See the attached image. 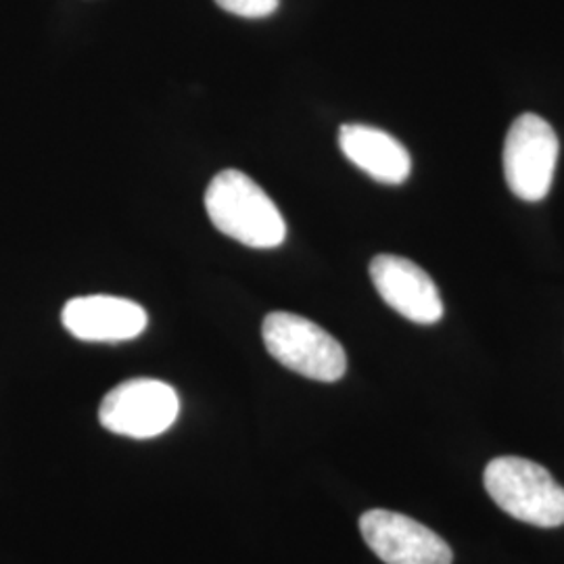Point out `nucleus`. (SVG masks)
Returning <instances> with one entry per match:
<instances>
[{
  "label": "nucleus",
  "mask_w": 564,
  "mask_h": 564,
  "mask_svg": "<svg viewBox=\"0 0 564 564\" xmlns=\"http://www.w3.org/2000/svg\"><path fill=\"white\" fill-rule=\"evenodd\" d=\"M205 209L214 226L253 249H274L286 239L281 209L260 184L239 170H224L205 191Z\"/></svg>",
  "instance_id": "obj_1"
},
{
  "label": "nucleus",
  "mask_w": 564,
  "mask_h": 564,
  "mask_svg": "<svg viewBox=\"0 0 564 564\" xmlns=\"http://www.w3.org/2000/svg\"><path fill=\"white\" fill-rule=\"evenodd\" d=\"M370 279L383 302L416 324H435L444 318V302L437 284L400 256H377L370 262Z\"/></svg>",
  "instance_id": "obj_7"
},
{
  "label": "nucleus",
  "mask_w": 564,
  "mask_h": 564,
  "mask_svg": "<svg viewBox=\"0 0 564 564\" xmlns=\"http://www.w3.org/2000/svg\"><path fill=\"white\" fill-rule=\"evenodd\" d=\"M485 489L517 521L554 529L564 524V487L542 464L502 456L487 464Z\"/></svg>",
  "instance_id": "obj_2"
},
{
  "label": "nucleus",
  "mask_w": 564,
  "mask_h": 564,
  "mask_svg": "<svg viewBox=\"0 0 564 564\" xmlns=\"http://www.w3.org/2000/svg\"><path fill=\"white\" fill-rule=\"evenodd\" d=\"M364 542L387 564H452V547L423 523L391 510H368L360 519Z\"/></svg>",
  "instance_id": "obj_6"
},
{
  "label": "nucleus",
  "mask_w": 564,
  "mask_h": 564,
  "mask_svg": "<svg viewBox=\"0 0 564 564\" xmlns=\"http://www.w3.org/2000/svg\"><path fill=\"white\" fill-rule=\"evenodd\" d=\"M218 7L245 20H262L279 9L281 0H216Z\"/></svg>",
  "instance_id": "obj_10"
},
{
  "label": "nucleus",
  "mask_w": 564,
  "mask_h": 564,
  "mask_svg": "<svg viewBox=\"0 0 564 564\" xmlns=\"http://www.w3.org/2000/svg\"><path fill=\"white\" fill-rule=\"evenodd\" d=\"M339 147L349 162L377 182L402 184L412 172L408 149L379 128L345 123L339 130Z\"/></svg>",
  "instance_id": "obj_9"
},
{
  "label": "nucleus",
  "mask_w": 564,
  "mask_h": 564,
  "mask_svg": "<svg viewBox=\"0 0 564 564\" xmlns=\"http://www.w3.org/2000/svg\"><path fill=\"white\" fill-rule=\"evenodd\" d=\"M561 142L554 128L535 113L517 118L505 144V174L523 202H542L552 188Z\"/></svg>",
  "instance_id": "obj_5"
},
{
  "label": "nucleus",
  "mask_w": 564,
  "mask_h": 564,
  "mask_svg": "<svg viewBox=\"0 0 564 564\" xmlns=\"http://www.w3.org/2000/svg\"><path fill=\"white\" fill-rule=\"evenodd\" d=\"M181 400L174 387L158 379H132L102 398L99 421L116 435L153 440L178 421Z\"/></svg>",
  "instance_id": "obj_4"
},
{
  "label": "nucleus",
  "mask_w": 564,
  "mask_h": 564,
  "mask_svg": "<svg viewBox=\"0 0 564 564\" xmlns=\"http://www.w3.org/2000/svg\"><path fill=\"white\" fill-rule=\"evenodd\" d=\"M61 323L80 341L120 343L142 335L149 318L139 303L111 295H88L65 303Z\"/></svg>",
  "instance_id": "obj_8"
},
{
  "label": "nucleus",
  "mask_w": 564,
  "mask_h": 564,
  "mask_svg": "<svg viewBox=\"0 0 564 564\" xmlns=\"http://www.w3.org/2000/svg\"><path fill=\"white\" fill-rule=\"evenodd\" d=\"M262 335L268 354L305 379L335 383L347 370L341 343L303 316L272 312L263 321Z\"/></svg>",
  "instance_id": "obj_3"
}]
</instances>
